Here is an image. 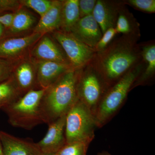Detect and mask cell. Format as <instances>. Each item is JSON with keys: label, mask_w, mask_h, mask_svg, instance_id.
Masks as SVG:
<instances>
[{"label": "cell", "mask_w": 155, "mask_h": 155, "mask_svg": "<svg viewBox=\"0 0 155 155\" xmlns=\"http://www.w3.org/2000/svg\"><path fill=\"white\" fill-rule=\"evenodd\" d=\"M21 93L25 94L33 89L37 84L36 74L29 62L22 63L17 67L15 75H13Z\"/></svg>", "instance_id": "e0dca14e"}, {"label": "cell", "mask_w": 155, "mask_h": 155, "mask_svg": "<svg viewBox=\"0 0 155 155\" xmlns=\"http://www.w3.org/2000/svg\"><path fill=\"white\" fill-rule=\"evenodd\" d=\"M140 36V34L122 35L96 54L91 64L108 87L142 61L140 45L137 44Z\"/></svg>", "instance_id": "6da1fadb"}, {"label": "cell", "mask_w": 155, "mask_h": 155, "mask_svg": "<svg viewBox=\"0 0 155 155\" xmlns=\"http://www.w3.org/2000/svg\"><path fill=\"white\" fill-rule=\"evenodd\" d=\"M97 155H112L110 153L107 151H103L102 152L99 153Z\"/></svg>", "instance_id": "4dcf8cb0"}, {"label": "cell", "mask_w": 155, "mask_h": 155, "mask_svg": "<svg viewBox=\"0 0 155 155\" xmlns=\"http://www.w3.org/2000/svg\"><path fill=\"white\" fill-rule=\"evenodd\" d=\"M42 36L34 32L23 37L7 39L0 41V58L7 60L19 55Z\"/></svg>", "instance_id": "4fadbf2b"}, {"label": "cell", "mask_w": 155, "mask_h": 155, "mask_svg": "<svg viewBox=\"0 0 155 155\" xmlns=\"http://www.w3.org/2000/svg\"><path fill=\"white\" fill-rule=\"evenodd\" d=\"M66 116H61L48 125L46 134L37 143L42 153L55 154L67 143L65 131Z\"/></svg>", "instance_id": "ba28073f"}, {"label": "cell", "mask_w": 155, "mask_h": 155, "mask_svg": "<svg viewBox=\"0 0 155 155\" xmlns=\"http://www.w3.org/2000/svg\"><path fill=\"white\" fill-rule=\"evenodd\" d=\"M80 70L72 69L65 72L46 89L41 105L44 123L48 125L66 115L77 102Z\"/></svg>", "instance_id": "7a4b0ae2"}, {"label": "cell", "mask_w": 155, "mask_h": 155, "mask_svg": "<svg viewBox=\"0 0 155 155\" xmlns=\"http://www.w3.org/2000/svg\"><path fill=\"white\" fill-rule=\"evenodd\" d=\"M109 88L91 62L80 69L78 83V100L88 108L94 116L102 99Z\"/></svg>", "instance_id": "8992f818"}, {"label": "cell", "mask_w": 155, "mask_h": 155, "mask_svg": "<svg viewBox=\"0 0 155 155\" xmlns=\"http://www.w3.org/2000/svg\"><path fill=\"white\" fill-rule=\"evenodd\" d=\"M11 64L6 59L0 58V83L9 79L12 76Z\"/></svg>", "instance_id": "4316f807"}, {"label": "cell", "mask_w": 155, "mask_h": 155, "mask_svg": "<svg viewBox=\"0 0 155 155\" xmlns=\"http://www.w3.org/2000/svg\"><path fill=\"white\" fill-rule=\"evenodd\" d=\"M69 33L93 49L103 35L99 25L92 14L80 18Z\"/></svg>", "instance_id": "30bf717a"}, {"label": "cell", "mask_w": 155, "mask_h": 155, "mask_svg": "<svg viewBox=\"0 0 155 155\" xmlns=\"http://www.w3.org/2000/svg\"><path fill=\"white\" fill-rule=\"evenodd\" d=\"M117 34L115 28H110L106 31L103 34L99 41L98 42L94 48L96 54L101 52L107 47L113 41Z\"/></svg>", "instance_id": "d4e9b609"}, {"label": "cell", "mask_w": 155, "mask_h": 155, "mask_svg": "<svg viewBox=\"0 0 155 155\" xmlns=\"http://www.w3.org/2000/svg\"><path fill=\"white\" fill-rule=\"evenodd\" d=\"M13 75L0 83V106L9 104L22 96Z\"/></svg>", "instance_id": "ffe728a7"}, {"label": "cell", "mask_w": 155, "mask_h": 155, "mask_svg": "<svg viewBox=\"0 0 155 155\" xmlns=\"http://www.w3.org/2000/svg\"><path fill=\"white\" fill-rule=\"evenodd\" d=\"M34 17L27 11L20 10L14 14L12 25L10 29L12 33H16L28 30L34 24Z\"/></svg>", "instance_id": "44dd1931"}, {"label": "cell", "mask_w": 155, "mask_h": 155, "mask_svg": "<svg viewBox=\"0 0 155 155\" xmlns=\"http://www.w3.org/2000/svg\"><path fill=\"white\" fill-rule=\"evenodd\" d=\"M125 5L122 6L118 14L115 27L116 32L125 35L140 34L139 24Z\"/></svg>", "instance_id": "ac0fdd59"}, {"label": "cell", "mask_w": 155, "mask_h": 155, "mask_svg": "<svg viewBox=\"0 0 155 155\" xmlns=\"http://www.w3.org/2000/svg\"><path fill=\"white\" fill-rule=\"evenodd\" d=\"M46 89H33L13 102L2 108L8 117L13 127L30 130L44 123L41 101Z\"/></svg>", "instance_id": "277c9868"}, {"label": "cell", "mask_w": 155, "mask_h": 155, "mask_svg": "<svg viewBox=\"0 0 155 155\" xmlns=\"http://www.w3.org/2000/svg\"><path fill=\"white\" fill-rule=\"evenodd\" d=\"M142 59L143 62L142 72L134 84L132 89L136 87L147 84L155 74V44L150 42L140 45Z\"/></svg>", "instance_id": "9a60e30c"}, {"label": "cell", "mask_w": 155, "mask_h": 155, "mask_svg": "<svg viewBox=\"0 0 155 155\" xmlns=\"http://www.w3.org/2000/svg\"><path fill=\"white\" fill-rule=\"evenodd\" d=\"M19 3V1L14 0H0V12L15 9Z\"/></svg>", "instance_id": "83f0119b"}, {"label": "cell", "mask_w": 155, "mask_h": 155, "mask_svg": "<svg viewBox=\"0 0 155 155\" xmlns=\"http://www.w3.org/2000/svg\"><path fill=\"white\" fill-rule=\"evenodd\" d=\"M89 145L82 142L67 143L54 155H87Z\"/></svg>", "instance_id": "7402d4cb"}, {"label": "cell", "mask_w": 155, "mask_h": 155, "mask_svg": "<svg viewBox=\"0 0 155 155\" xmlns=\"http://www.w3.org/2000/svg\"><path fill=\"white\" fill-rule=\"evenodd\" d=\"M14 14L8 13L0 15V23L5 28H10L14 17Z\"/></svg>", "instance_id": "f1b7e54d"}, {"label": "cell", "mask_w": 155, "mask_h": 155, "mask_svg": "<svg viewBox=\"0 0 155 155\" xmlns=\"http://www.w3.org/2000/svg\"><path fill=\"white\" fill-rule=\"evenodd\" d=\"M0 155H4L3 152L2 147L1 140H0Z\"/></svg>", "instance_id": "1f68e13d"}, {"label": "cell", "mask_w": 155, "mask_h": 155, "mask_svg": "<svg viewBox=\"0 0 155 155\" xmlns=\"http://www.w3.org/2000/svg\"><path fill=\"white\" fill-rule=\"evenodd\" d=\"M0 140L4 155H41L37 143L29 138L16 137L5 131H0Z\"/></svg>", "instance_id": "8fae6325"}, {"label": "cell", "mask_w": 155, "mask_h": 155, "mask_svg": "<svg viewBox=\"0 0 155 155\" xmlns=\"http://www.w3.org/2000/svg\"><path fill=\"white\" fill-rule=\"evenodd\" d=\"M19 2L35 11L41 17L49 10L53 2V1L49 0H23Z\"/></svg>", "instance_id": "603a6c76"}, {"label": "cell", "mask_w": 155, "mask_h": 155, "mask_svg": "<svg viewBox=\"0 0 155 155\" xmlns=\"http://www.w3.org/2000/svg\"><path fill=\"white\" fill-rule=\"evenodd\" d=\"M123 1L97 0L92 15L99 25L102 34L111 28H115Z\"/></svg>", "instance_id": "9c48e42d"}, {"label": "cell", "mask_w": 155, "mask_h": 155, "mask_svg": "<svg viewBox=\"0 0 155 155\" xmlns=\"http://www.w3.org/2000/svg\"><path fill=\"white\" fill-rule=\"evenodd\" d=\"M41 155H54V154H45L41 153Z\"/></svg>", "instance_id": "d6a6232c"}, {"label": "cell", "mask_w": 155, "mask_h": 155, "mask_svg": "<svg viewBox=\"0 0 155 155\" xmlns=\"http://www.w3.org/2000/svg\"><path fill=\"white\" fill-rule=\"evenodd\" d=\"M63 2V1H53L49 10L41 17L34 32L43 35L61 28Z\"/></svg>", "instance_id": "2e32d148"}, {"label": "cell", "mask_w": 155, "mask_h": 155, "mask_svg": "<svg viewBox=\"0 0 155 155\" xmlns=\"http://www.w3.org/2000/svg\"><path fill=\"white\" fill-rule=\"evenodd\" d=\"M54 37L64 50L74 69L78 70L88 65L95 55L93 48L78 40L69 32L56 31Z\"/></svg>", "instance_id": "52a82bcc"}, {"label": "cell", "mask_w": 155, "mask_h": 155, "mask_svg": "<svg viewBox=\"0 0 155 155\" xmlns=\"http://www.w3.org/2000/svg\"><path fill=\"white\" fill-rule=\"evenodd\" d=\"M33 54L40 61H53L71 65L65 53L46 35L41 38L34 49Z\"/></svg>", "instance_id": "5bb4252c"}, {"label": "cell", "mask_w": 155, "mask_h": 155, "mask_svg": "<svg viewBox=\"0 0 155 155\" xmlns=\"http://www.w3.org/2000/svg\"><path fill=\"white\" fill-rule=\"evenodd\" d=\"M5 28V27L0 23V39H1L2 37L3 36V35H4Z\"/></svg>", "instance_id": "f546056e"}, {"label": "cell", "mask_w": 155, "mask_h": 155, "mask_svg": "<svg viewBox=\"0 0 155 155\" xmlns=\"http://www.w3.org/2000/svg\"><path fill=\"white\" fill-rule=\"evenodd\" d=\"M2 106H0V110H1V109H2Z\"/></svg>", "instance_id": "836d02e7"}, {"label": "cell", "mask_w": 155, "mask_h": 155, "mask_svg": "<svg viewBox=\"0 0 155 155\" xmlns=\"http://www.w3.org/2000/svg\"><path fill=\"white\" fill-rule=\"evenodd\" d=\"M123 2L125 5H129L138 11L149 14L155 12V0H127Z\"/></svg>", "instance_id": "cb8c5ba5"}, {"label": "cell", "mask_w": 155, "mask_h": 155, "mask_svg": "<svg viewBox=\"0 0 155 155\" xmlns=\"http://www.w3.org/2000/svg\"><path fill=\"white\" fill-rule=\"evenodd\" d=\"M142 61L109 87L103 97L94 115L97 127H103L118 112L143 68Z\"/></svg>", "instance_id": "3957f363"}, {"label": "cell", "mask_w": 155, "mask_h": 155, "mask_svg": "<svg viewBox=\"0 0 155 155\" xmlns=\"http://www.w3.org/2000/svg\"><path fill=\"white\" fill-rule=\"evenodd\" d=\"M97 127L94 116L79 100L66 114L65 137L67 143L82 142L89 145Z\"/></svg>", "instance_id": "5b68a950"}, {"label": "cell", "mask_w": 155, "mask_h": 155, "mask_svg": "<svg viewBox=\"0 0 155 155\" xmlns=\"http://www.w3.org/2000/svg\"><path fill=\"white\" fill-rule=\"evenodd\" d=\"M80 19L78 0L63 1L62 10L61 31L69 32Z\"/></svg>", "instance_id": "d6986e66"}, {"label": "cell", "mask_w": 155, "mask_h": 155, "mask_svg": "<svg viewBox=\"0 0 155 155\" xmlns=\"http://www.w3.org/2000/svg\"><path fill=\"white\" fill-rule=\"evenodd\" d=\"M97 0H78L80 18L92 15Z\"/></svg>", "instance_id": "484cf974"}, {"label": "cell", "mask_w": 155, "mask_h": 155, "mask_svg": "<svg viewBox=\"0 0 155 155\" xmlns=\"http://www.w3.org/2000/svg\"><path fill=\"white\" fill-rule=\"evenodd\" d=\"M74 69L69 64L48 61H40L36 72L37 84L39 89H46L61 75Z\"/></svg>", "instance_id": "7c38bea8"}]
</instances>
